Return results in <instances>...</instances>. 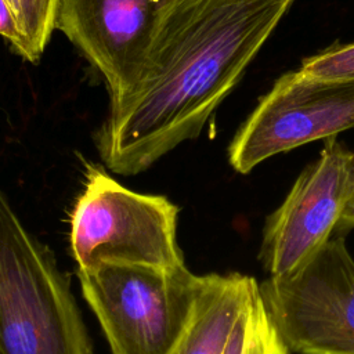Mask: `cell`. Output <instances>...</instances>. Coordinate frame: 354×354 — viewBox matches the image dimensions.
<instances>
[{"label": "cell", "mask_w": 354, "mask_h": 354, "mask_svg": "<svg viewBox=\"0 0 354 354\" xmlns=\"http://www.w3.org/2000/svg\"><path fill=\"white\" fill-rule=\"evenodd\" d=\"M61 0H8L18 32L19 46L15 53L36 64L57 29Z\"/></svg>", "instance_id": "cell-11"}, {"label": "cell", "mask_w": 354, "mask_h": 354, "mask_svg": "<svg viewBox=\"0 0 354 354\" xmlns=\"http://www.w3.org/2000/svg\"><path fill=\"white\" fill-rule=\"evenodd\" d=\"M7 1H8V0H7Z\"/></svg>", "instance_id": "cell-15"}, {"label": "cell", "mask_w": 354, "mask_h": 354, "mask_svg": "<svg viewBox=\"0 0 354 354\" xmlns=\"http://www.w3.org/2000/svg\"><path fill=\"white\" fill-rule=\"evenodd\" d=\"M353 194L354 147L325 138L318 158L264 221L257 256L264 271L285 275L306 263L332 238Z\"/></svg>", "instance_id": "cell-7"}, {"label": "cell", "mask_w": 354, "mask_h": 354, "mask_svg": "<svg viewBox=\"0 0 354 354\" xmlns=\"http://www.w3.org/2000/svg\"><path fill=\"white\" fill-rule=\"evenodd\" d=\"M259 286L241 274H206L188 321L167 354H223L231 330Z\"/></svg>", "instance_id": "cell-9"}, {"label": "cell", "mask_w": 354, "mask_h": 354, "mask_svg": "<svg viewBox=\"0 0 354 354\" xmlns=\"http://www.w3.org/2000/svg\"><path fill=\"white\" fill-rule=\"evenodd\" d=\"M303 72L325 79H354V43L335 44L303 61Z\"/></svg>", "instance_id": "cell-12"}, {"label": "cell", "mask_w": 354, "mask_h": 354, "mask_svg": "<svg viewBox=\"0 0 354 354\" xmlns=\"http://www.w3.org/2000/svg\"><path fill=\"white\" fill-rule=\"evenodd\" d=\"M178 210L166 196L131 191L87 165L83 191L69 214V248L77 270L100 263L184 266Z\"/></svg>", "instance_id": "cell-4"}, {"label": "cell", "mask_w": 354, "mask_h": 354, "mask_svg": "<svg viewBox=\"0 0 354 354\" xmlns=\"http://www.w3.org/2000/svg\"><path fill=\"white\" fill-rule=\"evenodd\" d=\"M169 0H61L57 29L102 77L109 102L137 84Z\"/></svg>", "instance_id": "cell-8"}, {"label": "cell", "mask_w": 354, "mask_h": 354, "mask_svg": "<svg viewBox=\"0 0 354 354\" xmlns=\"http://www.w3.org/2000/svg\"><path fill=\"white\" fill-rule=\"evenodd\" d=\"M295 0H169L134 88L94 142L120 176L151 167L196 138Z\"/></svg>", "instance_id": "cell-1"}, {"label": "cell", "mask_w": 354, "mask_h": 354, "mask_svg": "<svg viewBox=\"0 0 354 354\" xmlns=\"http://www.w3.org/2000/svg\"><path fill=\"white\" fill-rule=\"evenodd\" d=\"M263 304L293 354H354V259L333 234L306 263L259 283Z\"/></svg>", "instance_id": "cell-5"}, {"label": "cell", "mask_w": 354, "mask_h": 354, "mask_svg": "<svg viewBox=\"0 0 354 354\" xmlns=\"http://www.w3.org/2000/svg\"><path fill=\"white\" fill-rule=\"evenodd\" d=\"M0 36L10 43L14 51L18 48L19 32L12 10L7 0H0Z\"/></svg>", "instance_id": "cell-13"}, {"label": "cell", "mask_w": 354, "mask_h": 354, "mask_svg": "<svg viewBox=\"0 0 354 354\" xmlns=\"http://www.w3.org/2000/svg\"><path fill=\"white\" fill-rule=\"evenodd\" d=\"M354 127V79L282 75L232 137L231 167L248 174L274 155Z\"/></svg>", "instance_id": "cell-6"}, {"label": "cell", "mask_w": 354, "mask_h": 354, "mask_svg": "<svg viewBox=\"0 0 354 354\" xmlns=\"http://www.w3.org/2000/svg\"><path fill=\"white\" fill-rule=\"evenodd\" d=\"M353 228H354V194L350 198L348 203L346 205V209H344V212H343V214H342V217L337 223L335 234L344 235L348 231H351Z\"/></svg>", "instance_id": "cell-14"}, {"label": "cell", "mask_w": 354, "mask_h": 354, "mask_svg": "<svg viewBox=\"0 0 354 354\" xmlns=\"http://www.w3.org/2000/svg\"><path fill=\"white\" fill-rule=\"evenodd\" d=\"M223 354H292L263 304L259 286L238 317Z\"/></svg>", "instance_id": "cell-10"}, {"label": "cell", "mask_w": 354, "mask_h": 354, "mask_svg": "<svg viewBox=\"0 0 354 354\" xmlns=\"http://www.w3.org/2000/svg\"><path fill=\"white\" fill-rule=\"evenodd\" d=\"M0 354H93L69 278L1 189Z\"/></svg>", "instance_id": "cell-2"}, {"label": "cell", "mask_w": 354, "mask_h": 354, "mask_svg": "<svg viewBox=\"0 0 354 354\" xmlns=\"http://www.w3.org/2000/svg\"><path fill=\"white\" fill-rule=\"evenodd\" d=\"M77 278L111 354H167L188 321L203 275L185 264L100 263L77 270Z\"/></svg>", "instance_id": "cell-3"}]
</instances>
